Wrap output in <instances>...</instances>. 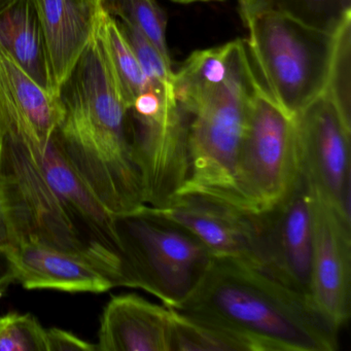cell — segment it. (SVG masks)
<instances>
[{"label":"cell","mask_w":351,"mask_h":351,"mask_svg":"<svg viewBox=\"0 0 351 351\" xmlns=\"http://www.w3.org/2000/svg\"><path fill=\"white\" fill-rule=\"evenodd\" d=\"M252 66L272 99L295 117L324 94L336 34L320 32L276 14L246 22Z\"/></svg>","instance_id":"obj_6"},{"label":"cell","mask_w":351,"mask_h":351,"mask_svg":"<svg viewBox=\"0 0 351 351\" xmlns=\"http://www.w3.org/2000/svg\"><path fill=\"white\" fill-rule=\"evenodd\" d=\"M99 3L108 15L139 30L171 63L166 38L168 18L156 0H99Z\"/></svg>","instance_id":"obj_21"},{"label":"cell","mask_w":351,"mask_h":351,"mask_svg":"<svg viewBox=\"0 0 351 351\" xmlns=\"http://www.w3.org/2000/svg\"><path fill=\"white\" fill-rule=\"evenodd\" d=\"M258 82L245 43L223 82L178 99L189 114L190 147V174L180 193L205 195L238 206L234 172Z\"/></svg>","instance_id":"obj_4"},{"label":"cell","mask_w":351,"mask_h":351,"mask_svg":"<svg viewBox=\"0 0 351 351\" xmlns=\"http://www.w3.org/2000/svg\"><path fill=\"white\" fill-rule=\"evenodd\" d=\"M242 21L276 14L320 32L336 34L351 18V0H239Z\"/></svg>","instance_id":"obj_18"},{"label":"cell","mask_w":351,"mask_h":351,"mask_svg":"<svg viewBox=\"0 0 351 351\" xmlns=\"http://www.w3.org/2000/svg\"><path fill=\"white\" fill-rule=\"evenodd\" d=\"M32 3L46 42L51 91L58 96L95 32L99 0H32Z\"/></svg>","instance_id":"obj_15"},{"label":"cell","mask_w":351,"mask_h":351,"mask_svg":"<svg viewBox=\"0 0 351 351\" xmlns=\"http://www.w3.org/2000/svg\"><path fill=\"white\" fill-rule=\"evenodd\" d=\"M97 351H174L173 309L135 293L114 295L100 320Z\"/></svg>","instance_id":"obj_13"},{"label":"cell","mask_w":351,"mask_h":351,"mask_svg":"<svg viewBox=\"0 0 351 351\" xmlns=\"http://www.w3.org/2000/svg\"><path fill=\"white\" fill-rule=\"evenodd\" d=\"M121 260V287L155 295L178 309L210 264V252L192 234L158 217L147 205L114 215Z\"/></svg>","instance_id":"obj_5"},{"label":"cell","mask_w":351,"mask_h":351,"mask_svg":"<svg viewBox=\"0 0 351 351\" xmlns=\"http://www.w3.org/2000/svg\"><path fill=\"white\" fill-rule=\"evenodd\" d=\"M178 311L241 335L256 351H336L339 328L314 305L262 269L213 256Z\"/></svg>","instance_id":"obj_2"},{"label":"cell","mask_w":351,"mask_h":351,"mask_svg":"<svg viewBox=\"0 0 351 351\" xmlns=\"http://www.w3.org/2000/svg\"><path fill=\"white\" fill-rule=\"evenodd\" d=\"M256 228L261 269L293 291L310 297L311 186L302 172L280 201L256 213Z\"/></svg>","instance_id":"obj_8"},{"label":"cell","mask_w":351,"mask_h":351,"mask_svg":"<svg viewBox=\"0 0 351 351\" xmlns=\"http://www.w3.org/2000/svg\"><path fill=\"white\" fill-rule=\"evenodd\" d=\"M15 0H0V11L3 9V8L7 7L10 3H13Z\"/></svg>","instance_id":"obj_28"},{"label":"cell","mask_w":351,"mask_h":351,"mask_svg":"<svg viewBox=\"0 0 351 351\" xmlns=\"http://www.w3.org/2000/svg\"><path fill=\"white\" fill-rule=\"evenodd\" d=\"M43 163L51 186L62 203L75 229L100 260L116 275L121 287V260L110 213L80 178L63 155L53 134L43 153Z\"/></svg>","instance_id":"obj_12"},{"label":"cell","mask_w":351,"mask_h":351,"mask_svg":"<svg viewBox=\"0 0 351 351\" xmlns=\"http://www.w3.org/2000/svg\"><path fill=\"white\" fill-rule=\"evenodd\" d=\"M351 18L336 32L334 57L324 93L336 104L345 119L350 120Z\"/></svg>","instance_id":"obj_22"},{"label":"cell","mask_w":351,"mask_h":351,"mask_svg":"<svg viewBox=\"0 0 351 351\" xmlns=\"http://www.w3.org/2000/svg\"><path fill=\"white\" fill-rule=\"evenodd\" d=\"M301 174L295 117L258 82L250 99L234 172L236 204L261 213L280 201Z\"/></svg>","instance_id":"obj_7"},{"label":"cell","mask_w":351,"mask_h":351,"mask_svg":"<svg viewBox=\"0 0 351 351\" xmlns=\"http://www.w3.org/2000/svg\"><path fill=\"white\" fill-rule=\"evenodd\" d=\"M15 282V272L9 254L5 248H0V299Z\"/></svg>","instance_id":"obj_25"},{"label":"cell","mask_w":351,"mask_h":351,"mask_svg":"<svg viewBox=\"0 0 351 351\" xmlns=\"http://www.w3.org/2000/svg\"><path fill=\"white\" fill-rule=\"evenodd\" d=\"M128 108L141 94L151 88L136 56L123 36L118 22L100 7L96 23Z\"/></svg>","instance_id":"obj_19"},{"label":"cell","mask_w":351,"mask_h":351,"mask_svg":"<svg viewBox=\"0 0 351 351\" xmlns=\"http://www.w3.org/2000/svg\"><path fill=\"white\" fill-rule=\"evenodd\" d=\"M0 85L46 147L62 120L58 96L40 86L1 46Z\"/></svg>","instance_id":"obj_17"},{"label":"cell","mask_w":351,"mask_h":351,"mask_svg":"<svg viewBox=\"0 0 351 351\" xmlns=\"http://www.w3.org/2000/svg\"><path fill=\"white\" fill-rule=\"evenodd\" d=\"M0 46L52 93L46 42L32 0H15L0 11Z\"/></svg>","instance_id":"obj_16"},{"label":"cell","mask_w":351,"mask_h":351,"mask_svg":"<svg viewBox=\"0 0 351 351\" xmlns=\"http://www.w3.org/2000/svg\"><path fill=\"white\" fill-rule=\"evenodd\" d=\"M16 282L26 289L104 293L117 287L91 261L79 254L38 243L8 246Z\"/></svg>","instance_id":"obj_14"},{"label":"cell","mask_w":351,"mask_h":351,"mask_svg":"<svg viewBox=\"0 0 351 351\" xmlns=\"http://www.w3.org/2000/svg\"><path fill=\"white\" fill-rule=\"evenodd\" d=\"M174 3H182V5H190L196 3H209V1H223V0H172Z\"/></svg>","instance_id":"obj_27"},{"label":"cell","mask_w":351,"mask_h":351,"mask_svg":"<svg viewBox=\"0 0 351 351\" xmlns=\"http://www.w3.org/2000/svg\"><path fill=\"white\" fill-rule=\"evenodd\" d=\"M0 351H48L47 330L30 314L10 313L0 326Z\"/></svg>","instance_id":"obj_23"},{"label":"cell","mask_w":351,"mask_h":351,"mask_svg":"<svg viewBox=\"0 0 351 351\" xmlns=\"http://www.w3.org/2000/svg\"><path fill=\"white\" fill-rule=\"evenodd\" d=\"M310 297L339 330L351 312V219L311 186Z\"/></svg>","instance_id":"obj_10"},{"label":"cell","mask_w":351,"mask_h":351,"mask_svg":"<svg viewBox=\"0 0 351 351\" xmlns=\"http://www.w3.org/2000/svg\"><path fill=\"white\" fill-rule=\"evenodd\" d=\"M48 351H97V346L84 341L69 330L58 328L47 330Z\"/></svg>","instance_id":"obj_24"},{"label":"cell","mask_w":351,"mask_h":351,"mask_svg":"<svg viewBox=\"0 0 351 351\" xmlns=\"http://www.w3.org/2000/svg\"><path fill=\"white\" fill-rule=\"evenodd\" d=\"M10 314H7V315L0 316V326H3L5 322H7L8 318H9Z\"/></svg>","instance_id":"obj_29"},{"label":"cell","mask_w":351,"mask_h":351,"mask_svg":"<svg viewBox=\"0 0 351 351\" xmlns=\"http://www.w3.org/2000/svg\"><path fill=\"white\" fill-rule=\"evenodd\" d=\"M295 120L302 173L322 198L351 219V123L324 93Z\"/></svg>","instance_id":"obj_9"},{"label":"cell","mask_w":351,"mask_h":351,"mask_svg":"<svg viewBox=\"0 0 351 351\" xmlns=\"http://www.w3.org/2000/svg\"><path fill=\"white\" fill-rule=\"evenodd\" d=\"M46 147L0 85V201L10 246L38 243L79 254L118 287L116 275L80 235L51 186L43 163Z\"/></svg>","instance_id":"obj_3"},{"label":"cell","mask_w":351,"mask_h":351,"mask_svg":"<svg viewBox=\"0 0 351 351\" xmlns=\"http://www.w3.org/2000/svg\"><path fill=\"white\" fill-rule=\"evenodd\" d=\"M147 207L192 234L211 256L239 258L261 269L256 213L196 193H180L159 208Z\"/></svg>","instance_id":"obj_11"},{"label":"cell","mask_w":351,"mask_h":351,"mask_svg":"<svg viewBox=\"0 0 351 351\" xmlns=\"http://www.w3.org/2000/svg\"><path fill=\"white\" fill-rule=\"evenodd\" d=\"M173 330L174 351H256L252 343L241 335L176 309Z\"/></svg>","instance_id":"obj_20"},{"label":"cell","mask_w":351,"mask_h":351,"mask_svg":"<svg viewBox=\"0 0 351 351\" xmlns=\"http://www.w3.org/2000/svg\"><path fill=\"white\" fill-rule=\"evenodd\" d=\"M58 96L63 116L54 135L71 167L112 215L145 206L129 108L97 28Z\"/></svg>","instance_id":"obj_1"},{"label":"cell","mask_w":351,"mask_h":351,"mask_svg":"<svg viewBox=\"0 0 351 351\" xmlns=\"http://www.w3.org/2000/svg\"><path fill=\"white\" fill-rule=\"evenodd\" d=\"M10 245H11V238H10L9 227H8L3 205L0 201V248H7Z\"/></svg>","instance_id":"obj_26"}]
</instances>
